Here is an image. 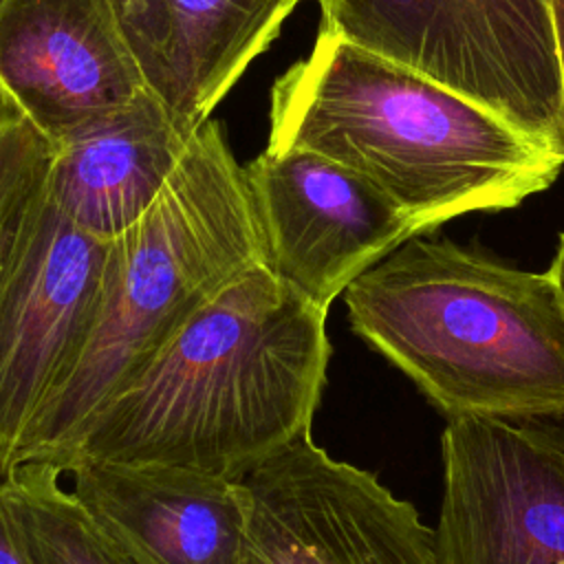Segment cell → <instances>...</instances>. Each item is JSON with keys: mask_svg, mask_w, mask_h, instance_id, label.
I'll return each instance as SVG.
<instances>
[{"mask_svg": "<svg viewBox=\"0 0 564 564\" xmlns=\"http://www.w3.org/2000/svg\"><path fill=\"white\" fill-rule=\"evenodd\" d=\"M328 311L256 267L231 280L51 460L156 465L240 482L311 432Z\"/></svg>", "mask_w": 564, "mask_h": 564, "instance_id": "cell-1", "label": "cell"}, {"mask_svg": "<svg viewBox=\"0 0 564 564\" xmlns=\"http://www.w3.org/2000/svg\"><path fill=\"white\" fill-rule=\"evenodd\" d=\"M269 150H311L379 185L425 236L549 189L564 156L478 101L330 31L271 86Z\"/></svg>", "mask_w": 564, "mask_h": 564, "instance_id": "cell-2", "label": "cell"}, {"mask_svg": "<svg viewBox=\"0 0 564 564\" xmlns=\"http://www.w3.org/2000/svg\"><path fill=\"white\" fill-rule=\"evenodd\" d=\"M341 295L352 333L447 421L564 412V300L549 271L412 236Z\"/></svg>", "mask_w": 564, "mask_h": 564, "instance_id": "cell-3", "label": "cell"}, {"mask_svg": "<svg viewBox=\"0 0 564 564\" xmlns=\"http://www.w3.org/2000/svg\"><path fill=\"white\" fill-rule=\"evenodd\" d=\"M256 267L267 264L247 172L209 119L189 137L154 203L110 240L95 326L29 423L13 465L57 456L97 405Z\"/></svg>", "mask_w": 564, "mask_h": 564, "instance_id": "cell-4", "label": "cell"}, {"mask_svg": "<svg viewBox=\"0 0 564 564\" xmlns=\"http://www.w3.org/2000/svg\"><path fill=\"white\" fill-rule=\"evenodd\" d=\"M315 2L319 29L482 104L560 152L564 95L549 0Z\"/></svg>", "mask_w": 564, "mask_h": 564, "instance_id": "cell-5", "label": "cell"}, {"mask_svg": "<svg viewBox=\"0 0 564 564\" xmlns=\"http://www.w3.org/2000/svg\"><path fill=\"white\" fill-rule=\"evenodd\" d=\"M110 240L73 223L48 196L0 247V460L79 357L108 289Z\"/></svg>", "mask_w": 564, "mask_h": 564, "instance_id": "cell-6", "label": "cell"}, {"mask_svg": "<svg viewBox=\"0 0 564 564\" xmlns=\"http://www.w3.org/2000/svg\"><path fill=\"white\" fill-rule=\"evenodd\" d=\"M441 564H564V412L449 419Z\"/></svg>", "mask_w": 564, "mask_h": 564, "instance_id": "cell-7", "label": "cell"}, {"mask_svg": "<svg viewBox=\"0 0 564 564\" xmlns=\"http://www.w3.org/2000/svg\"><path fill=\"white\" fill-rule=\"evenodd\" d=\"M240 564H441L436 531L375 474L337 460L311 432L242 480Z\"/></svg>", "mask_w": 564, "mask_h": 564, "instance_id": "cell-8", "label": "cell"}, {"mask_svg": "<svg viewBox=\"0 0 564 564\" xmlns=\"http://www.w3.org/2000/svg\"><path fill=\"white\" fill-rule=\"evenodd\" d=\"M267 269L322 308L416 234L364 174L311 150L264 148L245 165Z\"/></svg>", "mask_w": 564, "mask_h": 564, "instance_id": "cell-9", "label": "cell"}, {"mask_svg": "<svg viewBox=\"0 0 564 564\" xmlns=\"http://www.w3.org/2000/svg\"><path fill=\"white\" fill-rule=\"evenodd\" d=\"M143 88L112 0H0V99L55 145Z\"/></svg>", "mask_w": 564, "mask_h": 564, "instance_id": "cell-10", "label": "cell"}, {"mask_svg": "<svg viewBox=\"0 0 564 564\" xmlns=\"http://www.w3.org/2000/svg\"><path fill=\"white\" fill-rule=\"evenodd\" d=\"M145 88L192 137L304 0H112Z\"/></svg>", "mask_w": 564, "mask_h": 564, "instance_id": "cell-11", "label": "cell"}, {"mask_svg": "<svg viewBox=\"0 0 564 564\" xmlns=\"http://www.w3.org/2000/svg\"><path fill=\"white\" fill-rule=\"evenodd\" d=\"M73 494L141 564H240L242 482L156 465L79 463Z\"/></svg>", "mask_w": 564, "mask_h": 564, "instance_id": "cell-12", "label": "cell"}, {"mask_svg": "<svg viewBox=\"0 0 564 564\" xmlns=\"http://www.w3.org/2000/svg\"><path fill=\"white\" fill-rule=\"evenodd\" d=\"M187 141L165 106L143 88L55 145L48 196L82 229L112 240L154 203Z\"/></svg>", "mask_w": 564, "mask_h": 564, "instance_id": "cell-13", "label": "cell"}, {"mask_svg": "<svg viewBox=\"0 0 564 564\" xmlns=\"http://www.w3.org/2000/svg\"><path fill=\"white\" fill-rule=\"evenodd\" d=\"M62 469L44 460L13 465L0 476V505L29 564H141L62 487Z\"/></svg>", "mask_w": 564, "mask_h": 564, "instance_id": "cell-14", "label": "cell"}, {"mask_svg": "<svg viewBox=\"0 0 564 564\" xmlns=\"http://www.w3.org/2000/svg\"><path fill=\"white\" fill-rule=\"evenodd\" d=\"M55 143L0 99V247L48 189Z\"/></svg>", "mask_w": 564, "mask_h": 564, "instance_id": "cell-15", "label": "cell"}, {"mask_svg": "<svg viewBox=\"0 0 564 564\" xmlns=\"http://www.w3.org/2000/svg\"><path fill=\"white\" fill-rule=\"evenodd\" d=\"M11 467H7L2 460H0V476L4 471H9ZM0 564H29L26 557L22 555V551L18 549L11 531H9V524H7V518H4V511H2V505H0Z\"/></svg>", "mask_w": 564, "mask_h": 564, "instance_id": "cell-16", "label": "cell"}, {"mask_svg": "<svg viewBox=\"0 0 564 564\" xmlns=\"http://www.w3.org/2000/svg\"><path fill=\"white\" fill-rule=\"evenodd\" d=\"M551 9V24L555 35V48H557V62H560V75H562V95H564V0H549ZM564 156V139L560 148Z\"/></svg>", "mask_w": 564, "mask_h": 564, "instance_id": "cell-17", "label": "cell"}, {"mask_svg": "<svg viewBox=\"0 0 564 564\" xmlns=\"http://www.w3.org/2000/svg\"><path fill=\"white\" fill-rule=\"evenodd\" d=\"M549 273L553 275L557 289H560V295L564 300V234L560 236V242H557V251H555V258L551 262V269Z\"/></svg>", "mask_w": 564, "mask_h": 564, "instance_id": "cell-18", "label": "cell"}]
</instances>
